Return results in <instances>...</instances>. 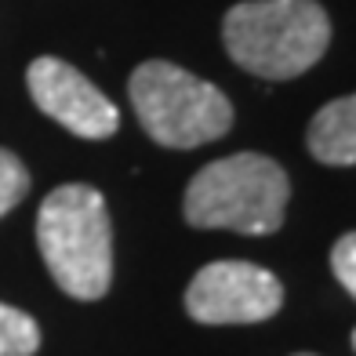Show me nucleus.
<instances>
[{"mask_svg":"<svg viewBox=\"0 0 356 356\" xmlns=\"http://www.w3.org/2000/svg\"><path fill=\"white\" fill-rule=\"evenodd\" d=\"M353 349H356V331H353Z\"/></svg>","mask_w":356,"mask_h":356,"instance_id":"obj_11","label":"nucleus"},{"mask_svg":"<svg viewBox=\"0 0 356 356\" xmlns=\"http://www.w3.org/2000/svg\"><path fill=\"white\" fill-rule=\"evenodd\" d=\"M26 88L40 113L62 124L76 138H109L120 127V113L76 66L62 58H33L26 70Z\"/></svg>","mask_w":356,"mask_h":356,"instance_id":"obj_6","label":"nucleus"},{"mask_svg":"<svg viewBox=\"0 0 356 356\" xmlns=\"http://www.w3.org/2000/svg\"><path fill=\"white\" fill-rule=\"evenodd\" d=\"M225 51L262 80H291L313 70L331 44V22L316 0H244L225 11Z\"/></svg>","mask_w":356,"mask_h":356,"instance_id":"obj_2","label":"nucleus"},{"mask_svg":"<svg viewBox=\"0 0 356 356\" xmlns=\"http://www.w3.org/2000/svg\"><path fill=\"white\" fill-rule=\"evenodd\" d=\"M287 200L291 182L277 160L262 153H236L211 160L193 175L182 215L193 229L269 236L284 225Z\"/></svg>","mask_w":356,"mask_h":356,"instance_id":"obj_3","label":"nucleus"},{"mask_svg":"<svg viewBox=\"0 0 356 356\" xmlns=\"http://www.w3.org/2000/svg\"><path fill=\"white\" fill-rule=\"evenodd\" d=\"M284 305V284L254 262H211L186 287V313L197 323H262Z\"/></svg>","mask_w":356,"mask_h":356,"instance_id":"obj_5","label":"nucleus"},{"mask_svg":"<svg viewBox=\"0 0 356 356\" xmlns=\"http://www.w3.org/2000/svg\"><path fill=\"white\" fill-rule=\"evenodd\" d=\"M40 349L37 320L0 302V356H33Z\"/></svg>","mask_w":356,"mask_h":356,"instance_id":"obj_8","label":"nucleus"},{"mask_svg":"<svg viewBox=\"0 0 356 356\" xmlns=\"http://www.w3.org/2000/svg\"><path fill=\"white\" fill-rule=\"evenodd\" d=\"M127 95L145 135L168 149H197L233 127V102L211 80L193 76L164 58L135 66Z\"/></svg>","mask_w":356,"mask_h":356,"instance_id":"obj_4","label":"nucleus"},{"mask_svg":"<svg viewBox=\"0 0 356 356\" xmlns=\"http://www.w3.org/2000/svg\"><path fill=\"white\" fill-rule=\"evenodd\" d=\"M331 269H334L338 284H342L349 295L356 298V233H346L331 248Z\"/></svg>","mask_w":356,"mask_h":356,"instance_id":"obj_10","label":"nucleus"},{"mask_svg":"<svg viewBox=\"0 0 356 356\" xmlns=\"http://www.w3.org/2000/svg\"><path fill=\"white\" fill-rule=\"evenodd\" d=\"M309 153L327 168H353L356 164V95L334 99L316 109L309 120Z\"/></svg>","mask_w":356,"mask_h":356,"instance_id":"obj_7","label":"nucleus"},{"mask_svg":"<svg viewBox=\"0 0 356 356\" xmlns=\"http://www.w3.org/2000/svg\"><path fill=\"white\" fill-rule=\"evenodd\" d=\"M37 248L51 280L70 298H102L113 284V222L106 197L84 182L51 189L37 211Z\"/></svg>","mask_w":356,"mask_h":356,"instance_id":"obj_1","label":"nucleus"},{"mask_svg":"<svg viewBox=\"0 0 356 356\" xmlns=\"http://www.w3.org/2000/svg\"><path fill=\"white\" fill-rule=\"evenodd\" d=\"M295 356H313V353H295Z\"/></svg>","mask_w":356,"mask_h":356,"instance_id":"obj_12","label":"nucleus"},{"mask_svg":"<svg viewBox=\"0 0 356 356\" xmlns=\"http://www.w3.org/2000/svg\"><path fill=\"white\" fill-rule=\"evenodd\" d=\"M29 193V171L11 149H0V218L19 207Z\"/></svg>","mask_w":356,"mask_h":356,"instance_id":"obj_9","label":"nucleus"}]
</instances>
